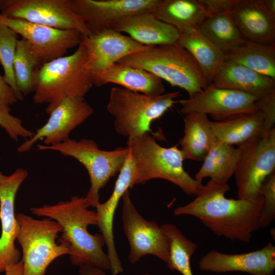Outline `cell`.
<instances>
[{
    "label": "cell",
    "instance_id": "cell-8",
    "mask_svg": "<svg viewBox=\"0 0 275 275\" xmlns=\"http://www.w3.org/2000/svg\"><path fill=\"white\" fill-rule=\"evenodd\" d=\"M37 147L40 151L53 150L72 157L84 166L91 182L85 199L88 207L95 208L100 203V189L120 172L129 153L126 147L111 151L101 150L94 141L86 139L76 141L69 138L61 143L52 145L39 144Z\"/></svg>",
    "mask_w": 275,
    "mask_h": 275
},
{
    "label": "cell",
    "instance_id": "cell-32",
    "mask_svg": "<svg viewBox=\"0 0 275 275\" xmlns=\"http://www.w3.org/2000/svg\"><path fill=\"white\" fill-rule=\"evenodd\" d=\"M41 67L31 44L24 38L18 40L13 68L17 86L23 96L34 92L37 75Z\"/></svg>",
    "mask_w": 275,
    "mask_h": 275
},
{
    "label": "cell",
    "instance_id": "cell-15",
    "mask_svg": "<svg viewBox=\"0 0 275 275\" xmlns=\"http://www.w3.org/2000/svg\"><path fill=\"white\" fill-rule=\"evenodd\" d=\"M94 113L93 108L85 97L64 99L49 114L47 122L34 132L33 136L17 148L19 152L29 151L38 141L43 145L61 143L69 139L71 132L85 122Z\"/></svg>",
    "mask_w": 275,
    "mask_h": 275
},
{
    "label": "cell",
    "instance_id": "cell-35",
    "mask_svg": "<svg viewBox=\"0 0 275 275\" xmlns=\"http://www.w3.org/2000/svg\"><path fill=\"white\" fill-rule=\"evenodd\" d=\"M260 194L263 198L260 214V227L265 228L275 218V172L269 175L262 183Z\"/></svg>",
    "mask_w": 275,
    "mask_h": 275
},
{
    "label": "cell",
    "instance_id": "cell-28",
    "mask_svg": "<svg viewBox=\"0 0 275 275\" xmlns=\"http://www.w3.org/2000/svg\"><path fill=\"white\" fill-rule=\"evenodd\" d=\"M151 13L175 27L179 33L197 30L206 17L199 0H162L159 7Z\"/></svg>",
    "mask_w": 275,
    "mask_h": 275
},
{
    "label": "cell",
    "instance_id": "cell-14",
    "mask_svg": "<svg viewBox=\"0 0 275 275\" xmlns=\"http://www.w3.org/2000/svg\"><path fill=\"white\" fill-rule=\"evenodd\" d=\"M258 98L240 91L223 89L209 84L201 92L188 99L177 101L184 115L198 113L210 115L215 121L231 116L258 111Z\"/></svg>",
    "mask_w": 275,
    "mask_h": 275
},
{
    "label": "cell",
    "instance_id": "cell-16",
    "mask_svg": "<svg viewBox=\"0 0 275 275\" xmlns=\"http://www.w3.org/2000/svg\"><path fill=\"white\" fill-rule=\"evenodd\" d=\"M28 174L27 170L19 168L6 176L0 183V272H5L8 267L20 260L21 253L15 245L19 231L15 213V201L18 189Z\"/></svg>",
    "mask_w": 275,
    "mask_h": 275
},
{
    "label": "cell",
    "instance_id": "cell-1",
    "mask_svg": "<svg viewBox=\"0 0 275 275\" xmlns=\"http://www.w3.org/2000/svg\"><path fill=\"white\" fill-rule=\"evenodd\" d=\"M229 189L228 183L210 179L192 201L177 207L174 214L197 218L217 236L249 242L261 228L263 197L229 199L225 194Z\"/></svg>",
    "mask_w": 275,
    "mask_h": 275
},
{
    "label": "cell",
    "instance_id": "cell-38",
    "mask_svg": "<svg viewBox=\"0 0 275 275\" xmlns=\"http://www.w3.org/2000/svg\"><path fill=\"white\" fill-rule=\"evenodd\" d=\"M0 99L11 105L18 100L12 89L5 81L3 76L0 74Z\"/></svg>",
    "mask_w": 275,
    "mask_h": 275
},
{
    "label": "cell",
    "instance_id": "cell-29",
    "mask_svg": "<svg viewBox=\"0 0 275 275\" xmlns=\"http://www.w3.org/2000/svg\"><path fill=\"white\" fill-rule=\"evenodd\" d=\"M225 60L240 64L275 79V45L245 40L225 54Z\"/></svg>",
    "mask_w": 275,
    "mask_h": 275
},
{
    "label": "cell",
    "instance_id": "cell-30",
    "mask_svg": "<svg viewBox=\"0 0 275 275\" xmlns=\"http://www.w3.org/2000/svg\"><path fill=\"white\" fill-rule=\"evenodd\" d=\"M197 30L226 54L245 40L230 12L207 16Z\"/></svg>",
    "mask_w": 275,
    "mask_h": 275
},
{
    "label": "cell",
    "instance_id": "cell-43",
    "mask_svg": "<svg viewBox=\"0 0 275 275\" xmlns=\"http://www.w3.org/2000/svg\"><path fill=\"white\" fill-rule=\"evenodd\" d=\"M143 275H150L149 274H143Z\"/></svg>",
    "mask_w": 275,
    "mask_h": 275
},
{
    "label": "cell",
    "instance_id": "cell-39",
    "mask_svg": "<svg viewBox=\"0 0 275 275\" xmlns=\"http://www.w3.org/2000/svg\"><path fill=\"white\" fill-rule=\"evenodd\" d=\"M79 267V275H106L105 270L90 264H84Z\"/></svg>",
    "mask_w": 275,
    "mask_h": 275
},
{
    "label": "cell",
    "instance_id": "cell-11",
    "mask_svg": "<svg viewBox=\"0 0 275 275\" xmlns=\"http://www.w3.org/2000/svg\"><path fill=\"white\" fill-rule=\"evenodd\" d=\"M122 221L129 242L128 256L132 264L151 255L167 264L169 260V242L164 232L156 223L145 219L133 204L127 190L122 197Z\"/></svg>",
    "mask_w": 275,
    "mask_h": 275
},
{
    "label": "cell",
    "instance_id": "cell-9",
    "mask_svg": "<svg viewBox=\"0 0 275 275\" xmlns=\"http://www.w3.org/2000/svg\"><path fill=\"white\" fill-rule=\"evenodd\" d=\"M238 147L241 155L234 174L237 199L258 197L262 183L275 171V128Z\"/></svg>",
    "mask_w": 275,
    "mask_h": 275
},
{
    "label": "cell",
    "instance_id": "cell-36",
    "mask_svg": "<svg viewBox=\"0 0 275 275\" xmlns=\"http://www.w3.org/2000/svg\"><path fill=\"white\" fill-rule=\"evenodd\" d=\"M256 106L264 118V130L266 132L274 127L275 91L260 98L256 101Z\"/></svg>",
    "mask_w": 275,
    "mask_h": 275
},
{
    "label": "cell",
    "instance_id": "cell-27",
    "mask_svg": "<svg viewBox=\"0 0 275 275\" xmlns=\"http://www.w3.org/2000/svg\"><path fill=\"white\" fill-rule=\"evenodd\" d=\"M176 43L193 56L208 85L211 84L217 70L225 60L223 52L197 30L179 33Z\"/></svg>",
    "mask_w": 275,
    "mask_h": 275
},
{
    "label": "cell",
    "instance_id": "cell-19",
    "mask_svg": "<svg viewBox=\"0 0 275 275\" xmlns=\"http://www.w3.org/2000/svg\"><path fill=\"white\" fill-rule=\"evenodd\" d=\"M135 183L134 164L129 153L119 172L112 195L105 202L100 203L96 207L98 217L97 226L104 238L111 264L110 270L113 275H117L123 271L115 244L113 232L115 213L120 199L127 190L135 185Z\"/></svg>",
    "mask_w": 275,
    "mask_h": 275
},
{
    "label": "cell",
    "instance_id": "cell-26",
    "mask_svg": "<svg viewBox=\"0 0 275 275\" xmlns=\"http://www.w3.org/2000/svg\"><path fill=\"white\" fill-rule=\"evenodd\" d=\"M241 155L239 147H235L216 140L204 159L195 179L202 182L208 177L218 182L228 183L236 170Z\"/></svg>",
    "mask_w": 275,
    "mask_h": 275
},
{
    "label": "cell",
    "instance_id": "cell-20",
    "mask_svg": "<svg viewBox=\"0 0 275 275\" xmlns=\"http://www.w3.org/2000/svg\"><path fill=\"white\" fill-rule=\"evenodd\" d=\"M230 13L245 40L275 45V15L260 0H237Z\"/></svg>",
    "mask_w": 275,
    "mask_h": 275
},
{
    "label": "cell",
    "instance_id": "cell-31",
    "mask_svg": "<svg viewBox=\"0 0 275 275\" xmlns=\"http://www.w3.org/2000/svg\"><path fill=\"white\" fill-rule=\"evenodd\" d=\"M169 242V260L167 264L171 270H177L182 275H193L190 259L197 245L187 238L174 224L161 226Z\"/></svg>",
    "mask_w": 275,
    "mask_h": 275
},
{
    "label": "cell",
    "instance_id": "cell-23",
    "mask_svg": "<svg viewBox=\"0 0 275 275\" xmlns=\"http://www.w3.org/2000/svg\"><path fill=\"white\" fill-rule=\"evenodd\" d=\"M109 83L151 96L160 95L165 91L162 79L155 75L144 70L118 63L112 65L93 81V85L96 87Z\"/></svg>",
    "mask_w": 275,
    "mask_h": 275
},
{
    "label": "cell",
    "instance_id": "cell-40",
    "mask_svg": "<svg viewBox=\"0 0 275 275\" xmlns=\"http://www.w3.org/2000/svg\"><path fill=\"white\" fill-rule=\"evenodd\" d=\"M5 275H23V264L21 260L15 265L8 267L5 270Z\"/></svg>",
    "mask_w": 275,
    "mask_h": 275
},
{
    "label": "cell",
    "instance_id": "cell-17",
    "mask_svg": "<svg viewBox=\"0 0 275 275\" xmlns=\"http://www.w3.org/2000/svg\"><path fill=\"white\" fill-rule=\"evenodd\" d=\"M81 42L86 48L87 64L93 83L122 58L150 47L143 45L112 29L90 36H81Z\"/></svg>",
    "mask_w": 275,
    "mask_h": 275
},
{
    "label": "cell",
    "instance_id": "cell-25",
    "mask_svg": "<svg viewBox=\"0 0 275 275\" xmlns=\"http://www.w3.org/2000/svg\"><path fill=\"white\" fill-rule=\"evenodd\" d=\"M207 115L191 113L184 118V130L179 143L184 159L203 161L217 140Z\"/></svg>",
    "mask_w": 275,
    "mask_h": 275
},
{
    "label": "cell",
    "instance_id": "cell-42",
    "mask_svg": "<svg viewBox=\"0 0 275 275\" xmlns=\"http://www.w3.org/2000/svg\"><path fill=\"white\" fill-rule=\"evenodd\" d=\"M6 176L4 175L1 172H0V183L4 180Z\"/></svg>",
    "mask_w": 275,
    "mask_h": 275
},
{
    "label": "cell",
    "instance_id": "cell-2",
    "mask_svg": "<svg viewBox=\"0 0 275 275\" xmlns=\"http://www.w3.org/2000/svg\"><path fill=\"white\" fill-rule=\"evenodd\" d=\"M85 197L74 196L69 201H59L53 205H44L30 209L32 214L56 221L62 227L60 240L69 246V258L73 265L90 264L103 270L111 269L103 236L91 234L90 225H97L96 211L88 209Z\"/></svg>",
    "mask_w": 275,
    "mask_h": 275
},
{
    "label": "cell",
    "instance_id": "cell-12",
    "mask_svg": "<svg viewBox=\"0 0 275 275\" xmlns=\"http://www.w3.org/2000/svg\"><path fill=\"white\" fill-rule=\"evenodd\" d=\"M0 23L13 30L31 44L41 66L65 56L81 42V34L76 30L55 29L1 14Z\"/></svg>",
    "mask_w": 275,
    "mask_h": 275
},
{
    "label": "cell",
    "instance_id": "cell-4",
    "mask_svg": "<svg viewBox=\"0 0 275 275\" xmlns=\"http://www.w3.org/2000/svg\"><path fill=\"white\" fill-rule=\"evenodd\" d=\"M126 144L134 164L135 185L162 179L175 184L187 195L196 196L202 189V182L184 169V156L177 146L162 147L149 132L128 138Z\"/></svg>",
    "mask_w": 275,
    "mask_h": 275
},
{
    "label": "cell",
    "instance_id": "cell-13",
    "mask_svg": "<svg viewBox=\"0 0 275 275\" xmlns=\"http://www.w3.org/2000/svg\"><path fill=\"white\" fill-rule=\"evenodd\" d=\"M162 0H69L92 34L111 29L117 20L135 14L152 12Z\"/></svg>",
    "mask_w": 275,
    "mask_h": 275
},
{
    "label": "cell",
    "instance_id": "cell-37",
    "mask_svg": "<svg viewBox=\"0 0 275 275\" xmlns=\"http://www.w3.org/2000/svg\"><path fill=\"white\" fill-rule=\"evenodd\" d=\"M237 0H199L207 16L230 12Z\"/></svg>",
    "mask_w": 275,
    "mask_h": 275
},
{
    "label": "cell",
    "instance_id": "cell-18",
    "mask_svg": "<svg viewBox=\"0 0 275 275\" xmlns=\"http://www.w3.org/2000/svg\"><path fill=\"white\" fill-rule=\"evenodd\" d=\"M199 267L202 271L215 273L240 271L251 275H273L275 246L269 242L262 249L236 254L212 250L201 258Z\"/></svg>",
    "mask_w": 275,
    "mask_h": 275
},
{
    "label": "cell",
    "instance_id": "cell-41",
    "mask_svg": "<svg viewBox=\"0 0 275 275\" xmlns=\"http://www.w3.org/2000/svg\"><path fill=\"white\" fill-rule=\"evenodd\" d=\"M264 8L270 13L275 15V1L274 0H260Z\"/></svg>",
    "mask_w": 275,
    "mask_h": 275
},
{
    "label": "cell",
    "instance_id": "cell-22",
    "mask_svg": "<svg viewBox=\"0 0 275 275\" xmlns=\"http://www.w3.org/2000/svg\"><path fill=\"white\" fill-rule=\"evenodd\" d=\"M211 84L218 88L240 91L257 98L275 91V79L228 60L221 64Z\"/></svg>",
    "mask_w": 275,
    "mask_h": 275
},
{
    "label": "cell",
    "instance_id": "cell-21",
    "mask_svg": "<svg viewBox=\"0 0 275 275\" xmlns=\"http://www.w3.org/2000/svg\"><path fill=\"white\" fill-rule=\"evenodd\" d=\"M112 29L126 33L139 43L147 46L176 43L179 37L175 27L158 20L150 12L119 19L113 23Z\"/></svg>",
    "mask_w": 275,
    "mask_h": 275
},
{
    "label": "cell",
    "instance_id": "cell-3",
    "mask_svg": "<svg viewBox=\"0 0 275 275\" xmlns=\"http://www.w3.org/2000/svg\"><path fill=\"white\" fill-rule=\"evenodd\" d=\"M87 61L86 48L80 42L72 54L42 65L37 75L34 102L47 104L45 112L49 115L66 98L84 97L94 86Z\"/></svg>",
    "mask_w": 275,
    "mask_h": 275
},
{
    "label": "cell",
    "instance_id": "cell-33",
    "mask_svg": "<svg viewBox=\"0 0 275 275\" xmlns=\"http://www.w3.org/2000/svg\"><path fill=\"white\" fill-rule=\"evenodd\" d=\"M18 35L12 29L0 23V64L4 69L3 77L19 101L23 100L24 96L17 86L13 68Z\"/></svg>",
    "mask_w": 275,
    "mask_h": 275
},
{
    "label": "cell",
    "instance_id": "cell-7",
    "mask_svg": "<svg viewBox=\"0 0 275 275\" xmlns=\"http://www.w3.org/2000/svg\"><path fill=\"white\" fill-rule=\"evenodd\" d=\"M19 225L17 238L22 251L23 275H45L47 267L57 258L69 255V245L60 240L62 227L49 218L39 219L23 213L16 214Z\"/></svg>",
    "mask_w": 275,
    "mask_h": 275
},
{
    "label": "cell",
    "instance_id": "cell-34",
    "mask_svg": "<svg viewBox=\"0 0 275 275\" xmlns=\"http://www.w3.org/2000/svg\"><path fill=\"white\" fill-rule=\"evenodd\" d=\"M11 111L10 105L0 99V126L13 140L18 141L19 138L25 141L31 138L34 132L24 127L22 120L11 115Z\"/></svg>",
    "mask_w": 275,
    "mask_h": 275
},
{
    "label": "cell",
    "instance_id": "cell-5",
    "mask_svg": "<svg viewBox=\"0 0 275 275\" xmlns=\"http://www.w3.org/2000/svg\"><path fill=\"white\" fill-rule=\"evenodd\" d=\"M117 63L151 72L172 86L184 89L189 97L209 85L193 56L177 43L150 46Z\"/></svg>",
    "mask_w": 275,
    "mask_h": 275
},
{
    "label": "cell",
    "instance_id": "cell-10",
    "mask_svg": "<svg viewBox=\"0 0 275 275\" xmlns=\"http://www.w3.org/2000/svg\"><path fill=\"white\" fill-rule=\"evenodd\" d=\"M0 14L10 18L61 30H76L82 36L92 33L70 8L69 0H0Z\"/></svg>",
    "mask_w": 275,
    "mask_h": 275
},
{
    "label": "cell",
    "instance_id": "cell-24",
    "mask_svg": "<svg viewBox=\"0 0 275 275\" xmlns=\"http://www.w3.org/2000/svg\"><path fill=\"white\" fill-rule=\"evenodd\" d=\"M211 127L217 140L233 146H240L265 133L264 118L259 111L211 121Z\"/></svg>",
    "mask_w": 275,
    "mask_h": 275
},
{
    "label": "cell",
    "instance_id": "cell-6",
    "mask_svg": "<svg viewBox=\"0 0 275 275\" xmlns=\"http://www.w3.org/2000/svg\"><path fill=\"white\" fill-rule=\"evenodd\" d=\"M181 96L179 92L151 96L124 88L114 87L109 93L107 110L114 117L116 131L128 138L151 131V125L160 118Z\"/></svg>",
    "mask_w": 275,
    "mask_h": 275
}]
</instances>
